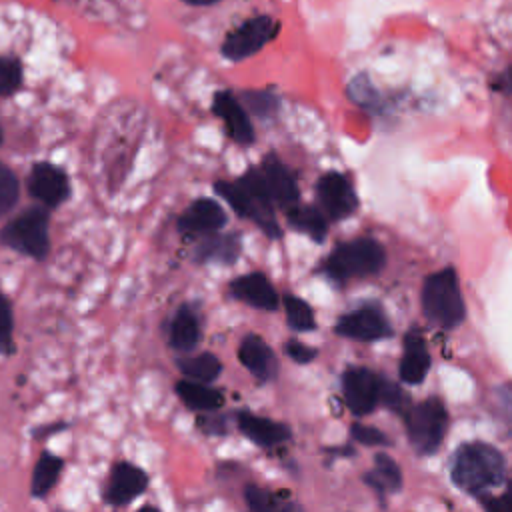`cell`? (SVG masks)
<instances>
[{"label":"cell","instance_id":"obj_11","mask_svg":"<svg viewBox=\"0 0 512 512\" xmlns=\"http://www.w3.org/2000/svg\"><path fill=\"white\" fill-rule=\"evenodd\" d=\"M318 198L324 212L332 220L348 218L358 206V198L350 180L340 172H328L318 180Z\"/></svg>","mask_w":512,"mask_h":512},{"label":"cell","instance_id":"obj_2","mask_svg":"<svg viewBox=\"0 0 512 512\" xmlns=\"http://www.w3.org/2000/svg\"><path fill=\"white\" fill-rule=\"evenodd\" d=\"M452 482L468 492L482 494L504 482V458L502 454L484 442L464 444L452 458Z\"/></svg>","mask_w":512,"mask_h":512},{"label":"cell","instance_id":"obj_8","mask_svg":"<svg viewBox=\"0 0 512 512\" xmlns=\"http://www.w3.org/2000/svg\"><path fill=\"white\" fill-rule=\"evenodd\" d=\"M26 188L44 208H58L70 198V178L52 162H36L26 178Z\"/></svg>","mask_w":512,"mask_h":512},{"label":"cell","instance_id":"obj_22","mask_svg":"<svg viewBox=\"0 0 512 512\" xmlns=\"http://www.w3.org/2000/svg\"><path fill=\"white\" fill-rule=\"evenodd\" d=\"M240 252V240L238 236H220L214 232L208 234V238L200 240V244L194 248V260L196 262H218V264H232L236 262Z\"/></svg>","mask_w":512,"mask_h":512},{"label":"cell","instance_id":"obj_38","mask_svg":"<svg viewBox=\"0 0 512 512\" xmlns=\"http://www.w3.org/2000/svg\"><path fill=\"white\" fill-rule=\"evenodd\" d=\"M2 140H4V132H2V126H0V144H2Z\"/></svg>","mask_w":512,"mask_h":512},{"label":"cell","instance_id":"obj_5","mask_svg":"<svg viewBox=\"0 0 512 512\" xmlns=\"http://www.w3.org/2000/svg\"><path fill=\"white\" fill-rule=\"evenodd\" d=\"M386 262L384 248L372 238H356L340 244L326 260V274L336 282L378 274Z\"/></svg>","mask_w":512,"mask_h":512},{"label":"cell","instance_id":"obj_34","mask_svg":"<svg viewBox=\"0 0 512 512\" xmlns=\"http://www.w3.org/2000/svg\"><path fill=\"white\" fill-rule=\"evenodd\" d=\"M352 436L354 440H358L364 446H386L390 440L386 438L384 432H380L378 428L372 426H364V424H352Z\"/></svg>","mask_w":512,"mask_h":512},{"label":"cell","instance_id":"obj_19","mask_svg":"<svg viewBox=\"0 0 512 512\" xmlns=\"http://www.w3.org/2000/svg\"><path fill=\"white\" fill-rule=\"evenodd\" d=\"M238 358L244 368H248L258 380H270L276 376V358L270 346L256 334H250L242 340L238 348Z\"/></svg>","mask_w":512,"mask_h":512},{"label":"cell","instance_id":"obj_36","mask_svg":"<svg viewBox=\"0 0 512 512\" xmlns=\"http://www.w3.org/2000/svg\"><path fill=\"white\" fill-rule=\"evenodd\" d=\"M482 504L486 508H490V510H496V512H512V482L508 484L506 496H502V498H488Z\"/></svg>","mask_w":512,"mask_h":512},{"label":"cell","instance_id":"obj_18","mask_svg":"<svg viewBox=\"0 0 512 512\" xmlns=\"http://www.w3.org/2000/svg\"><path fill=\"white\" fill-rule=\"evenodd\" d=\"M430 368V354L422 336L412 330L404 338V356L400 360V378L406 384H420Z\"/></svg>","mask_w":512,"mask_h":512},{"label":"cell","instance_id":"obj_35","mask_svg":"<svg viewBox=\"0 0 512 512\" xmlns=\"http://www.w3.org/2000/svg\"><path fill=\"white\" fill-rule=\"evenodd\" d=\"M286 352H288V356H290L294 362H298V364H306V362H310V360L316 356V350H314V348H310V346H306V344H302V342H298V340H290V342L286 344Z\"/></svg>","mask_w":512,"mask_h":512},{"label":"cell","instance_id":"obj_4","mask_svg":"<svg viewBox=\"0 0 512 512\" xmlns=\"http://www.w3.org/2000/svg\"><path fill=\"white\" fill-rule=\"evenodd\" d=\"M422 312L440 328H456L464 320L458 276L452 268L430 274L422 284Z\"/></svg>","mask_w":512,"mask_h":512},{"label":"cell","instance_id":"obj_15","mask_svg":"<svg viewBox=\"0 0 512 512\" xmlns=\"http://www.w3.org/2000/svg\"><path fill=\"white\" fill-rule=\"evenodd\" d=\"M260 174H262V180H264L266 190L274 204L284 206V208H290L296 204V200H298L296 180H294L292 172L280 160L268 158L260 166Z\"/></svg>","mask_w":512,"mask_h":512},{"label":"cell","instance_id":"obj_20","mask_svg":"<svg viewBox=\"0 0 512 512\" xmlns=\"http://www.w3.org/2000/svg\"><path fill=\"white\" fill-rule=\"evenodd\" d=\"M238 428L246 438H250L254 444L264 446V448L276 446L290 436L288 426L268 420V418H258L250 412H242L238 416Z\"/></svg>","mask_w":512,"mask_h":512},{"label":"cell","instance_id":"obj_32","mask_svg":"<svg viewBox=\"0 0 512 512\" xmlns=\"http://www.w3.org/2000/svg\"><path fill=\"white\" fill-rule=\"evenodd\" d=\"M244 100L248 108L258 116H272L278 108V98L270 92H246Z\"/></svg>","mask_w":512,"mask_h":512},{"label":"cell","instance_id":"obj_31","mask_svg":"<svg viewBox=\"0 0 512 512\" xmlns=\"http://www.w3.org/2000/svg\"><path fill=\"white\" fill-rule=\"evenodd\" d=\"M244 498H246V504L250 510H256V512H266V510H278L282 504L276 500V496H272L270 492L250 484L244 488Z\"/></svg>","mask_w":512,"mask_h":512},{"label":"cell","instance_id":"obj_23","mask_svg":"<svg viewBox=\"0 0 512 512\" xmlns=\"http://www.w3.org/2000/svg\"><path fill=\"white\" fill-rule=\"evenodd\" d=\"M62 470H64V460L60 456L52 452H42L32 470L30 494L34 498H44L56 486Z\"/></svg>","mask_w":512,"mask_h":512},{"label":"cell","instance_id":"obj_33","mask_svg":"<svg viewBox=\"0 0 512 512\" xmlns=\"http://www.w3.org/2000/svg\"><path fill=\"white\" fill-rule=\"evenodd\" d=\"M378 402H384L392 410H400L406 404V396L400 386L388 382L386 378H378Z\"/></svg>","mask_w":512,"mask_h":512},{"label":"cell","instance_id":"obj_30","mask_svg":"<svg viewBox=\"0 0 512 512\" xmlns=\"http://www.w3.org/2000/svg\"><path fill=\"white\" fill-rule=\"evenodd\" d=\"M22 86V64L16 58L0 56V96H10Z\"/></svg>","mask_w":512,"mask_h":512},{"label":"cell","instance_id":"obj_37","mask_svg":"<svg viewBox=\"0 0 512 512\" xmlns=\"http://www.w3.org/2000/svg\"><path fill=\"white\" fill-rule=\"evenodd\" d=\"M182 2H186L190 6H210V4H216L220 0H182Z\"/></svg>","mask_w":512,"mask_h":512},{"label":"cell","instance_id":"obj_12","mask_svg":"<svg viewBox=\"0 0 512 512\" xmlns=\"http://www.w3.org/2000/svg\"><path fill=\"white\" fill-rule=\"evenodd\" d=\"M342 392L346 406L356 416H364L378 404V376L366 368H350L342 376Z\"/></svg>","mask_w":512,"mask_h":512},{"label":"cell","instance_id":"obj_27","mask_svg":"<svg viewBox=\"0 0 512 512\" xmlns=\"http://www.w3.org/2000/svg\"><path fill=\"white\" fill-rule=\"evenodd\" d=\"M284 310H286V318L290 328L298 330V332H306L314 328V314L310 310V306L298 298V296H284Z\"/></svg>","mask_w":512,"mask_h":512},{"label":"cell","instance_id":"obj_7","mask_svg":"<svg viewBox=\"0 0 512 512\" xmlns=\"http://www.w3.org/2000/svg\"><path fill=\"white\" fill-rule=\"evenodd\" d=\"M280 30V24L270 16H256L232 30L224 44L222 54L228 60H244L264 48Z\"/></svg>","mask_w":512,"mask_h":512},{"label":"cell","instance_id":"obj_13","mask_svg":"<svg viewBox=\"0 0 512 512\" xmlns=\"http://www.w3.org/2000/svg\"><path fill=\"white\" fill-rule=\"evenodd\" d=\"M224 224H226L224 208L210 198L194 200L188 206V210L178 218V230L186 236L212 234V232H218Z\"/></svg>","mask_w":512,"mask_h":512},{"label":"cell","instance_id":"obj_29","mask_svg":"<svg viewBox=\"0 0 512 512\" xmlns=\"http://www.w3.org/2000/svg\"><path fill=\"white\" fill-rule=\"evenodd\" d=\"M14 348V310L6 294L0 290V354L10 356Z\"/></svg>","mask_w":512,"mask_h":512},{"label":"cell","instance_id":"obj_17","mask_svg":"<svg viewBox=\"0 0 512 512\" xmlns=\"http://www.w3.org/2000/svg\"><path fill=\"white\" fill-rule=\"evenodd\" d=\"M168 342L176 352H192L200 342V316L194 306L182 304L168 326Z\"/></svg>","mask_w":512,"mask_h":512},{"label":"cell","instance_id":"obj_1","mask_svg":"<svg viewBox=\"0 0 512 512\" xmlns=\"http://www.w3.org/2000/svg\"><path fill=\"white\" fill-rule=\"evenodd\" d=\"M214 190L234 208L238 216L254 220L270 238H278L282 234L274 216V202L266 190L260 168L248 170L236 182H216Z\"/></svg>","mask_w":512,"mask_h":512},{"label":"cell","instance_id":"obj_26","mask_svg":"<svg viewBox=\"0 0 512 512\" xmlns=\"http://www.w3.org/2000/svg\"><path fill=\"white\" fill-rule=\"evenodd\" d=\"M178 370L190 378V380H198V382H212L220 376L222 372V364L220 360L210 354V352H204V354H196V356H184V358H178L176 362Z\"/></svg>","mask_w":512,"mask_h":512},{"label":"cell","instance_id":"obj_3","mask_svg":"<svg viewBox=\"0 0 512 512\" xmlns=\"http://www.w3.org/2000/svg\"><path fill=\"white\" fill-rule=\"evenodd\" d=\"M50 214L44 206H30L0 228V244L42 262L50 252Z\"/></svg>","mask_w":512,"mask_h":512},{"label":"cell","instance_id":"obj_25","mask_svg":"<svg viewBox=\"0 0 512 512\" xmlns=\"http://www.w3.org/2000/svg\"><path fill=\"white\" fill-rule=\"evenodd\" d=\"M364 480L378 492H394L402 486V472L388 454L378 452L374 456V470L368 472Z\"/></svg>","mask_w":512,"mask_h":512},{"label":"cell","instance_id":"obj_10","mask_svg":"<svg viewBox=\"0 0 512 512\" xmlns=\"http://www.w3.org/2000/svg\"><path fill=\"white\" fill-rule=\"evenodd\" d=\"M336 332L340 336L360 340V342H372L380 340L392 334V326L388 324L386 316L376 306H364L350 314H344L338 324Z\"/></svg>","mask_w":512,"mask_h":512},{"label":"cell","instance_id":"obj_24","mask_svg":"<svg viewBox=\"0 0 512 512\" xmlns=\"http://www.w3.org/2000/svg\"><path fill=\"white\" fill-rule=\"evenodd\" d=\"M288 222L292 228L304 232L306 236H310L314 242H322L326 238L328 226L324 220V214L314 208V206H290L288 208Z\"/></svg>","mask_w":512,"mask_h":512},{"label":"cell","instance_id":"obj_28","mask_svg":"<svg viewBox=\"0 0 512 512\" xmlns=\"http://www.w3.org/2000/svg\"><path fill=\"white\" fill-rule=\"evenodd\" d=\"M20 198V184L16 174L0 162V218L6 216Z\"/></svg>","mask_w":512,"mask_h":512},{"label":"cell","instance_id":"obj_21","mask_svg":"<svg viewBox=\"0 0 512 512\" xmlns=\"http://www.w3.org/2000/svg\"><path fill=\"white\" fill-rule=\"evenodd\" d=\"M176 394L180 396L186 408L196 412H212L220 408L224 402V396L220 390L208 386L206 382H198L190 378L176 382Z\"/></svg>","mask_w":512,"mask_h":512},{"label":"cell","instance_id":"obj_6","mask_svg":"<svg viewBox=\"0 0 512 512\" xmlns=\"http://www.w3.org/2000/svg\"><path fill=\"white\" fill-rule=\"evenodd\" d=\"M448 414L440 398L424 400L406 412V430L418 454H432L444 440Z\"/></svg>","mask_w":512,"mask_h":512},{"label":"cell","instance_id":"obj_16","mask_svg":"<svg viewBox=\"0 0 512 512\" xmlns=\"http://www.w3.org/2000/svg\"><path fill=\"white\" fill-rule=\"evenodd\" d=\"M230 294L236 300H242V302H246L254 308H262V310H276L278 308L276 290L272 288L268 278H264L258 272L232 280L230 282Z\"/></svg>","mask_w":512,"mask_h":512},{"label":"cell","instance_id":"obj_14","mask_svg":"<svg viewBox=\"0 0 512 512\" xmlns=\"http://www.w3.org/2000/svg\"><path fill=\"white\" fill-rule=\"evenodd\" d=\"M214 114L224 122L228 136L238 144H252L254 142V128L244 106L226 90L214 94L212 102Z\"/></svg>","mask_w":512,"mask_h":512},{"label":"cell","instance_id":"obj_9","mask_svg":"<svg viewBox=\"0 0 512 512\" xmlns=\"http://www.w3.org/2000/svg\"><path fill=\"white\" fill-rule=\"evenodd\" d=\"M146 488H148V474L140 466L120 460L110 468L108 482L102 496L106 504L114 508H122L134 502L140 494H144Z\"/></svg>","mask_w":512,"mask_h":512}]
</instances>
